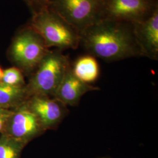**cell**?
Returning <instances> with one entry per match:
<instances>
[{
  "instance_id": "1",
  "label": "cell",
  "mask_w": 158,
  "mask_h": 158,
  "mask_svg": "<svg viewBox=\"0 0 158 158\" xmlns=\"http://www.w3.org/2000/svg\"><path fill=\"white\" fill-rule=\"evenodd\" d=\"M80 42L90 55L107 62L144 56L132 23L102 19L80 33Z\"/></svg>"
},
{
  "instance_id": "2",
  "label": "cell",
  "mask_w": 158,
  "mask_h": 158,
  "mask_svg": "<svg viewBox=\"0 0 158 158\" xmlns=\"http://www.w3.org/2000/svg\"><path fill=\"white\" fill-rule=\"evenodd\" d=\"M40 35L49 49H77L80 45V33L52 10L48 2L36 8L29 25Z\"/></svg>"
},
{
  "instance_id": "3",
  "label": "cell",
  "mask_w": 158,
  "mask_h": 158,
  "mask_svg": "<svg viewBox=\"0 0 158 158\" xmlns=\"http://www.w3.org/2000/svg\"><path fill=\"white\" fill-rule=\"evenodd\" d=\"M70 67L68 57L61 50L48 51L26 84L29 98L32 96L53 98Z\"/></svg>"
},
{
  "instance_id": "4",
  "label": "cell",
  "mask_w": 158,
  "mask_h": 158,
  "mask_svg": "<svg viewBox=\"0 0 158 158\" xmlns=\"http://www.w3.org/2000/svg\"><path fill=\"white\" fill-rule=\"evenodd\" d=\"M49 51L42 37L29 25L15 34L7 56L14 67L31 76Z\"/></svg>"
},
{
  "instance_id": "5",
  "label": "cell",
  "mask_w": 158,
  "mask_h": 158,
  "mask_svg": "<svg viewBox=\"0 0 158 158\" xmlns=\"http://www.w3.org/2000/svg\"><path fill=\"white\" fill-rule=\"evenodd\" d=\"M48 5L80 33L102 19L104 0H48Z\"/></svg>"
},
{
  "instance_id": "6",
  "label": "cell",
  "mask_w": 158,
  "mask_h": 158,
  "mask_svg": "<svg viewBox=\"0 0 158 158\" xmlns=\"http://www.w3.org/2000/svg\"><path fill=\"white\" fill-rule=\"evenodd\" d=\"M158 7L153 0H104L102 19L132 23L146 19Z\"/></svg>"
},
{
  "instance_id": "7",
  "label": "cell",
  "mask_w": 158,
  "mask_h": 158,
  "mask_svg": "<svg viewBox=\"0 0 158 158\" xmlns=\"http://www.w3.org/2000/svg\"><path fill=\"white\" fill-rule=\"evenodd\" d=\"M45 131L26 101L13 109L4 131L1 135L9 136L27 145L28 142Z\"/></svg>"
},
{
  "instance_id": "8",
  "label": "cell",
  "mask_w": 158,
  "mask_h": 158,
  "mask_svg": "<svg viewBox=\"0 0 158 158\" xmlns=\"http://www.w3.org/2000/svg\"><path fill=\"white\" fill-rule=\"evenodd\" d=\"M27 103L45 131L57 127L68 113L66 105L49 97L32 96Z\"/></svg>"
},
{
  "instance_id": "9",
  "label": "cell",
  "mask_w": 158,
  "mask_h": 158,
  "mask_svg": "<svg viewBox=\"0 0 158 158\" xmlns=\"http://www.w3.org/2000/svg\"><path fill=\"white\" fill-rule=\"evenodd\" d=\"M136 39L144 56L157 60L158 56V7L146 19L132 23Z\"/></svg>"
},
{
  "instance_id": "10",
  "label": "cell",
  "mask_w": 158,
  "mask_h": 158,
  "mask_svg": "<svg viewBox=\"0 0 158 158\" xmlns=\"http://www.w3.org/2000/svg\"><path fill=\"white\" fill-rule=\"evenodd\" d=\"M98 90L99 88L83 83L76 77L70 66L68 69L53 98L66 106H75L79 104L81 97L85 93Z\"/></svg>"
},
{
  "instance_id": "11",
  "label": "cell",
  "mask_w": 158,
  "mask_h": 158,
  "mask_svg": "<svg viewBox=\"0 0 158 158\" xmlns=\"http://www.w3.org/2000/svg\"><path fill=\"white\" fill-rule=\"evenodd\" d=\"M76 77L82 82L90 84L94 82L100 75V66L95 57L88 55L80 57L72 68Z\"/></svg>"
},
{
  "instance_id": "12",
  "label": "cell",
  "mask_w": 158,
  "mask_h": 158,
  "mask_svg": "<svg viewBox=\"0 0 158 158\" xmlns=\"http://www.w3.org/2000/svg\"><path fill=\"white\" fill-rule=\"evenodd\" d=\"M24 87H16L0 82V107L14 109L28 99Z\"/></svg>"
},
{
  "instance_id": "13",
  "label": "cell",
  "mask_w": 158,
  "mask_h": 158,
  "mask_svg": "<svg viewBox=\"0 0 158 158\" xmlns=\"http://www.w3.org/2000/svg\"><path fill=\"white\" fill-rule=\"evenodd\" d=\"M26 145L9 136L0 135V158H21Z\"/></svg>"
},
{
  "instance_id": "14",
  "label": "cell",
  "mask_w": 158,
  "mask_h": 158,
  "mask_svg": "<svg viewBox=\"0 0 158 158\" xmlns=\"http://www.w3.org/2000/svg\"><path fill=\"white\" fill-rule=\"evenodd\" d=\"M1 82L16 87H24L27 84L23 73L18 68L14 66L4 70Z\"/></svg>"
},
{
  "instance_id": "15",
  "label": "cell",
  "mask_w": 158,
  "mask_h": 158,
  "mask_svg": "<svg viewBox=\"0 0 158 158\" xmlns=\"http://www.w3.org/2000/svg\"><path fill=\"white\" fill-rule=\"evenodd\" d=\"M13 109H8L0 107V135H1L6 128L8 119L11 115Z\"/></svg>"
},
{
  "instance_id": "16",
  "label": "cell",
  "mask_w": 158,
  "mask_h": 158,
  "mask_svg": "<svg viewBox=\"0 0 158 158\" xmlns=\"http://www.w3.org/2000/svg\"><path fill=\"white\" fill-rule=\"evenodd\" d=\"M25 1L31 6H36V7H38L42 5L46 4L48 0H25Z\"/></svg>"
},
{
  "instance_id": "17",
  "label": "cell",
  "mask_w": 158,
  "mask_h": 158,
  "mask_svg": "<svg viewBox=\"0 0 158 158\" xmlns=\"http://www.w3.org/2000/svg\"><path fill=\"white\" fill-rule=\"evenodd\" d=\"M3 71H4V70L2 69V68H1V66H0V82H1V80H2V78Z\"/></svg>"
},
{
  "instance_id": "18",
  "label": "cell",
  "mask_w": 158,
  "mask_h": 158,
  "mask_svg": "<svg viewBox=\"0 0 158 158\" xmlns=\"http://www.w3.org/2000/svg\"><path fill=\"white\" fill-rule=\"evenodd\" d=\"M153 1H156V2H158V0H153Z\"/></svg>"
}]
</instances>
